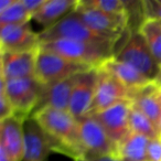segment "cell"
<instances>
[{
  "mask_svg": "<svg viewBox=\"0 0 161 161\" xmlns=\"http://www.w3.org/2000/svg\"><path fill=\"white\" fill-rule=\"evenodd\" d=\"M91 69L94 67L67 60L63 56L39 47L34 78L42 85H49L83 73Z\"/></svg>",
  "mask_w": 161,
  "mask_h": 161,
  "instance_id": "4",
  "label": "cell"
},
{
  "mask_svg": "<svg viewBox=\"0 0 161 161\" xmlns=\"http://www.w3.org/2000/svg\"><path fill=\"white\" fill-rule=\"evenodd\" d=\"M130 102L143 113L158 129L161 116V103L157 96V85L152 82L149 85L130 93Z\"/></svg>",
  "mask_w": 161,
  "mask_h": 161,
  "instance_id": "19",
  "label": "cell"
},
{
  "mask_svg": "<svg viewBox=\"0 0 161 161\" xmlns=\"http://www.w3.org/2000/svg\"><path fill=\"white\" fill-rule=\"evenodd\" d=\"M29 117L17 114L0 121V147L12 161H23L25 156V121Z\"/></svg>",
  "mask_w": 161,
  "mask_h": 161,
  "instance_id": "12",
  "label": "cell"
},
{
  "mask_svg": "<svg viewBox=\"0 0 161 161\" xmlns=\"http://www.w3.org/2000/svg\"><path fill=\"white\" fill-rule=\"evenodd\" d=\"M41 43L56 40L82 41L91 43H116V40L93 31L85 25L75 11L67 14L61 21L52 25L49 29L42 30L39 33Z\"/></svg>",
  "mask_w": 161,
  "mask_h": 161,
  "instance_id": "3",
  "label": "cell"
},
{
  "mask_svg": "<svg viewBox=\"0 0 161 161\" xmlns=\"http://www.w3.org/2000/svg\"><path fill=\"white\" fill-rule=\"evenodd\" d=\"M16 0H0V12H3L5 10L9 9L14 3Z\"/></svg>",
  "mask_w": 161,
  "mask_h": 161,
  "instance_id": "30",
  "label": "cell"
},
{
  "mask_svg": "<svg viewBox=\"0 0 161 161\" xmlns=\"http://www.w3.org/2000/svg\"><path fill=\"white\" fill-rule=\"evenodd\" d=\"M80 5L87 8L99 10L109 14H129V6L131 1L123 0H80Z\"/></svg>",
  "mask_w": 161,
  "mask_h": 161,
  "instance_id": "24",
  "label": "cell"
},
{
  "mask_svg": "<svg viewBox=\"0 0 161 161\" xmlns=\"http://www.w3.org/2000/svg\"><path fill=\"white\" fill-rule=\"evenodd\" d=\"M40 47L39 33L32 30L30 22L19 25H7L0 31V51L25 52Z\"/></svg>",
  "mask_w": 161,
  "mask_h": 161,
  "instance_id": "14",
  "label": "cell"
},
{
  "mask_svg": "<svg viewBox=\"0 0 161 161\" xmlns=\"http://www.w3.org/2000/svg\"><path fill=\"white\" fill-rule=\"evenodd\" d=\"M0 78L5 82L6 93L14 113L27 117L31 116L38 106L43 87L42 84L34 77L9 80H6L3 76Z\"/></svg>",
  "mask_w": 161,
  "mask_h": 161,
  "instance_id": "6",
  "label": "cell"
},
{
  "mask_svg": "<svg viewBox=\"0 0 161 161\" xmlns=\"http://www.w3.org/2000/svg\"><path fill=\"white\" fill-rule=\"evenodd\" d=\"M157 96L161 103V86H157Z\"/></svg>",
  "mask_w": 161,
  "mask_h": 161,
  "instance_id": "33",
  "label": "cell"
},
{
  "mask_svg": "<svg viewBox=\"0 0 161 161\" xmlns=\"http://www.w3.org/2000/svg\"><path fill=\"white\" fill-rule=\"evenodd\" d=\"M98 82V67H94L77 75L69 99V112L78 120L90 112Z\"/></svg>",
  "mask_w": 161,
  "mask_h": 161,
  "instance_id": "10",
  "label": "cell"
},
{
  "mask_svg": "<svg viewBox=\"0 0 161 161\" xmlns=\"http://www.w3.org/2000/svg\"><path fill=\"white\" fill-rule=\"evenodd\" d=\"M158 132H159V137L161 138V116H160V119H159V123H158Z\"/></svg>",
  "mask_w": 161,
  "mask_h": 161,
  "instance_id": "34",
  "label": "cell"
},
{
  "mask_svg": "<svg viewBox=\"0 0 161 161\" xmlns=\"http://www.w3.org/2000/svg\"><path fill=\"white\" fill-rule=\"evenodd\" d=\"M84 161H121V159L118 156H98L88 158Z\"/></svg>",
  "mask_w": 161,
  "mask_h": 161,
  "instance_id": "29",
  "label": "cell"
},
{
  "mask_svg": "<svg viewBox=\"0 0 161 161\" xmlns=\"http://www.w3.org/2000/svg\"><path fill=\"white\" fill-rule=\"evenodd\" d=\"M149 139L131 132L117 145V154L120 159L132 161H147V147Z\"/></svg>",
  "mask_w": 161,
  "mask_h": 161,
  "instance_id": "20",
  "label": "cell"
},
{
  "mask_svg": "<svg viewBox=\"0 0 161 161\" xmlns=\"http://www.w3.org/2000/svg\"><path fill=\"white\" fill-rule=\"evenodd\" d=\"M130 91L108 73L107 71L98 67V82L93 104L87 115L99 112L110 107L121 101H130Z\"/></svg>",
  "mask_w": 161,
  "mask_h": 161,
  "instance_id": "11",
  "label": "cell"
},
{
  "mask_svg": "<svg viewBox=\"0 0 161 161\" xmlns=\"http://www.w3.org/2000/svg\"><path fill=\"white\" fill-rule=\"evenodd\" d=\"M140 7L145 19L161 22V0H142Z\"/></svg>",
  "mask_w": 161,
  "mask_h": 161,
  "instance_id": "25",
  "label": "cell"
},
{
  "mask_svg": "<svg viewBox=\"0 0 161 161\" xmlns=\"http://www.w3.org/2000/svg\"><path fill=\"white\" fill-rule=\"evenodd\" d=\"M45 1H47V0H22V3L25 7V9H27L32 16V14H36V12L44 5Z\"/></svg>",
  "mask_w": 161,
  "mask_h": 161,
  "instance_id": "28",
  "label": "cell"
},
{
  "mask_svg": "<svg viewBox=\"0 0 161 161\" xmlns=\"http://www.w3.org/2000/svg\"><path fill=\"white\" fill-rule=\"evenodd\" d=\"M32 16L23 6L22 0H16L14 3L3 12H0V27L19 25L30 22Z\"/></svg>",
  "mask_w": 161,
  "mask_h": 161,
  "instance_id": "23",
  "label": "cell"
},
{
  "mask_svg": "<svg viewBox=\"0 0 161 161\" xmlns=\"http://www.w3.org/2000/svg\"><path fill=\"white\" fill-rule=\"evenodd\" d=\"M80 0H47L45 3L32 14V19L44 29H49L77 7Z\"/></svg>",
  "mask_w": 161,
  "mask_h": 161,
  "instance_id": "18",
  "label": "cell"
},
{
  "mask_svg": "<svg viewBox=\"0 0 161 161\" xmlns=\"http://www.w3.org/2000/svg\"><path fill=\"white\" fill-rule=\"evenodd\" d=\"M121 161H132V160H128V159H121Z\"/></svg>",
  "mask_w": 161,
  "mask_h": 161,
  "instance_id": "35",
  "label": "cell"
},
{
  "mask_svg": "<svg viewBox=\"0 0 161 161\" xmlns=\"http://www.w3.org/2000/svg\"><path fill=\"white\" fill-rule=\"evenodd\" d=\"M77 75H74L66 80H58V82L49 84V85H43L38 106L33 113L47 107L69 112V99H71V95Z\"/></svg>",
  "mask_w": 161,
  "mask_h": 161,
  "instance_id": "16",
  "label": "cell"
},
{
  "mask_svg": "<svg viewBox=\"0 0 161 161\" xmlns=\"http://www.w3.org/2000/svg\"><path fill=\"white\" fill-rule=\"evenodd\" d=\"M114 45L115 43L56 40L41 43L40 49L55 53L74 62L91 65L93 67H99L108 58H114Z\"/></svg>",
  "mask_w": 161,
  "mask_h": 161,
  "instance_id": "2",
  "label": "cell"
},
{
  "mask_svg": "<svg viewBox=\"0 0 161 161\" xmlns=\"http://www.w3.org/2000/svg\"><path fill=\"white\" fill-rule=\"evenodd\" d=\"M153 83L156 84L157 86H161V71H160V73H159L158 77L156 78V80H154Z\"/></svg>",
  "mask_w": 161,
  "mask_h": 161,
  "instance_id": "32",
  "label": "cell"
},
{
  "mask_svg": "<svg viewBox=\"0 0 161 161\" xmlns=\"http://www.w3.org/2000/svg\"><path fill=\"white\" fill-rule=\"evenodd\" d=\"M147 161H161V138L149 139L147 147Z\"/></svg>",
  "mask_w": 161,
  "mask_h": 161,
  "instance_id": "27",
  "label": "cell"
},
{
  "mask_svg": "<svg viewBox=\"0 0 161 161\" xmlns=\"http://www.w3.org/2000/svg\"><path fill=\"white\" fill-rule=\"evenodd\" d=\"M99 67L107 71L114 77H116L130 92L142 88L145 86L149 85L150 83H152L151 80H148L146 76H143L140 72L134 69L131 65L118 61L115 58H108Z\"/></svg>",
  "mask_w": 161,
  "mask_h": 161,
  "instance_id": "17",
  "label": "cell"
},
{
  "mask_svg": "<svg viewBox=\"0 0 161 161\" xmlns=\"http://www.w3.org/2000/svg\"><path fill=\"white\" fill-rule=\"evenodd\" d=\"M14 114V110L12 108L9 98H8L7 93H6L5 82L0 78V117L1 119H5Z\"/></svg>",
  "mask_w": 161,
  "mask_h": 161,
  "instance_id": "26",
  "label": "cell"
},
{
  "mask_svg": "<svg viewBox=\"0 0 161 161\" xmlns=\"http://www.w3.org/2000/svg\"><path fill=\"white\" fill-rule=\"evenodd\" d=\"M38 52L39 47L25 52L1 53V76L6 80L34 77Z\"/></svg>",
  "mask_w": 161,
  "mask_h": 161,
  "instance_id": "15",
  "label": "cell"
},
{
  "mask_svg": "<svg viewBox=\"0 0 161 161\" xmlns=\"http://www.w3.org/2000/svg\"><path fill=\"white\" fill-rule=\"evenodd\" d=\"M114 58L131 65L151 82L156 80L161 71V67L156 62L142 34L138 30L130 34L125 45Z\"/></svg>",
  "mask_w": 161,
  "mask_h": 161,
  "instance_id": "5",
  "label": "cell"
},
{
  "mask_svg": "<svg viewBox=\"0 0 161 161\" xmlns=\"http://www.w3.org/2000/svg\"><path fill=\"white\" fill-rule=\"evenodd\" d=\"M74 11L77 14L80 20L93 31L116 41L124 33V30L126 29L129 21V14H118V16L105 14L99 10L80 5V1Z\"/></svg>",
  "mask_w": 161,
  "mask_h": 161,
  "instance_id": "7",
  "label": "cell"
},
{
  "mask_svg": "<svg viewBox=\"0 0 161 161\" xmlns=\"http://www.w3.org/2000/svg\"><path fill=\"white\" fill-rule=\"evenodd\" d=\"M0 161H12L9 154L6 152V150L3 147H0Z\"/></svg>",
  "mask_w": 161,
  "mask_h": 161,
  "instance_id": "31",
  "label": "cell"
},
{
  "mask_svg": "<svg viewBox=\"0 0 161 161\" xmlns=\"http://www.w3.org/2000/svg\"><path fill=\"white\" fill-rule=\"evenodd\" d=\"M54 152V142L41 125L30 116L25 121V156L23 161H47Z\"/></svg>",
  "mask_w": 161,
  "mask_h": 161,
  "instance_id": "13",
  "label": "cell"
},
{
  "mask_svg": "<svg viewBox=\"0 0 161 161\" xmlns=\"http://www.w3.org/2000/svg\"><path fill=\"white\" fill-rule=\"evenodd\" d=\"M130 107H131V102L126 99L90 115L103 127L107 136L116 145H118L130 134Z\"/></svg>",
  "mask_w": 161,
  "mask_h": 161,
  "instance_id": "8",
  "label": "cell"
},
{
  "mask_svg": "<svg viewBox=\"0 0 161 161\" xmlns=\"http://www.w3.org/2000/svg\"><path fill=\"white\" fill-rule=\"evenodd\" d=\"M49 134L54 142V152L84 161L87 157L82 142L78 121L67 110L47 107L31 115Z\"/></svg>",
  "mask_w": 161,
  "mask_h": 161,
  "instance_id": "1",
  "label": "cell"
},
{
  "mask_svg": "<svg viewBox=\"0 0 161 161\" xmlns=\"http://www.w3.org/2000/svg\"><path fill=\"white\" fill-rule=\"evenodd\" d=\"M77 121L80 139L87 152L86 159L98 156H118L117 145L91 115H86Z\"/></svg>",
  "mask_w": 161,
  "mask_h": 161,
  "instance_id": "9",
  "label": "cell"
},
{
  "mask_svg": "<svg viewBox=\"0 0 161 161\" xmlns=\"http://www.w3.org/2000/svg\"><path fill=\"white\" fill-rule=\"evenodd\" d=\"M129 128L131 132L145 136L148 139L160 138L156 126L141 110L132 105V103L129 112Z\"/></svg>",
  "mask_w": 161,
  "mask_h": 161,
  "instance_id": "22",
  "label": "cell"
},
{
  "mask_svg": "<svg viewBox=\"0 0 161 161\" xmlns=\"http://www.w3.org/2000/svg\"><path fill=\"white\" fill-rule=\"evenodd\" d=\"M138 31L142 34L152 56L161 67V22L143 19Z\"/></svg>",
  "mask_w": 161,
  "mask_h": 161,
  "instance_id": "21",
  "label": "cell"
}]
</instances>
